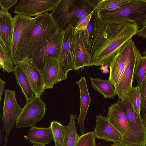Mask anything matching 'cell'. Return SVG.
Wrapping results in <instances>:
<instances>
[{
    "label": "cell",
    "instance_id": "obj_1",
    "mask_svg": "<svg viewBox=\"0 0 146 146\" xmlns=\"http://www.w3.org/2000/svg\"><path fill=\"white\" fill-rule=\"evenodd\" d=\"M93 40L90 52L91 65L110 66L120 48L139 29L131 20L121 17L103 18L95 9L92 16Z\"/></svg>",
    "mask_w": 146,
    "mask_h": 146
},
{
    "label": "cell",
    "instance_id": "obj_2",
    "mask_svg": "<svg viewBox=\"0 0 146 146\" xmlns=\"http://www.w3.org/2000/svg\"><path fill=\"white\" fill-rule=\"evenodd\" d=\"M97 0H60L50 13L58 29L74 27L83 16L95 9Z\"/></svg>",
    "mask_w": 146,
    "mask_h": 146
},
{
    "label": "cell",
    "instance_id": "obj_3",
    "mask_svg": "<svg viewBox=\"0 0 146 146\" xmlns=\"http://www.w3.org/2000/svg\"><path fill=\"white\" fill-rule=\"evenodd\" d=\"M36 16L34 26L23 46L20 61L47 42L58 30L50 13H47Z\"/></svg>",
    "mask_w": 146,
    "mask_h": 146
},
{
    "label": "cell",
    "instance_id": "obj_4",
    "mask_svg": "<svg viewBox=\"0 0 146 146\" xmlns=\"http://www.w3.org/2000/svg\"><path fill=\"white\" fill-rule=\"evenodd\" d=\"M117 102L124 111L128 122L126 133L121 141L137 146H145L146 128L141 116L134 111L126 98L123 101L119 99Z\"/></svg>",
    "mask_w": 146,
    "mask_h": 146
},
{
    "label": "cell",
    "instance_id": "obj_5",
    "mask_svg": "<svg viewBox=\"0 0 146 146\" xmlns=\"http://www.w3.org/2000/svg\"><path fill=\"white\" fill-rule=\"evenodd\" d=\"M37 17L32 18L17 14L14 17V26L11 56L14 65L19 64L22 47L25 39L35 23Z\"/></svg>",
    "mask_w": 146,
    "mask_h": 146
},
{
    "label": "cell",
    "instance_id": "obj_6",
    "mask_svg": "<svg viewBox=\"0 0 146 146\" xmlns=\"http://www.w3.org/2000/svg\"><path fill=\"white\" fill-rule=\"evenodd\" d=\"M103 18L121 17L135 22L139 29L146 24V1L145 0H129L120 8L112 11H99Z\"/></svg>",
    "mask_w": 146,
    "mask_h": 146
},
{
    "label": "cell",
    "instance_id": "obj_7",
    "mask_svg": "<svg viewBox=\"0 0 146 146\" xmlns=\"http://www.w3.org/2000/svg\"><path fill=\"white\" fill-rule=\"evenodd\" d=\"M76 33L74 27L71 25L64 31L61 51L58 60L60 81L66 78L69 71L74 69Z\"/></svg>",
    "mask_w": 146,
    "mask_h": 146
},
{
    "label": "cell",
    "instance_id": "obj_8",
    "mask_svg": "<svg viewBox=\"0 0 146 146\" xmlns=\"http://www.w3.org/2000/svg\"><path fill=\"white\" fill-rule=\"evenodd\" d=\"M63 34L64 32L58 29L47 42L27 56L32 59L39 69L42 71L46 62L50 59H58L61 51Z\"/></svg>",
    "mask_w": 146,
    "mask_h": 146
},
{
    "label": "cell",
    "instance_id": "obj_9",
    "mask_svg": "<svg viewBox=\"0 0 146 146\" xmlns=\"http://www.w3.org/2000/svg\"><path fill=\"white\" fill-rule=\"evenodd\" d=\"M46 104L40 96H35L26 102L16 121L17 128L32 127L40 121L46 113Z\"/></svg>",
    "mask_w": 146,
    "mask_h": 146
},
{
    "label": "cell",
    "instance_id": "obj_10",
    "mask_svg": "<svg viewBox=\"0 0 146 146\" xmlns=\"http://www.w3.org/2000/svg\"><path fill=\"white\" fill-rule=\"evenodd\" d=\"M141 56L139 50L133 41L124 70L118 84L115 87L116 94L121 101L125 100L127 93L132 87L135 66Z\"/></svg>",
    "mask_w": 146,
    "mask_h": 146
},
{
    "label": "cell",
    "instance_id": "obj_11",
    "mask_svg": "<svg viewBox=\"0 0 146 146\" xmlns=\"http://www.w3.org/2000/svg\"><path fill=\"white\" fill-rule=\"evenodd\" d=\"M5 97L3 108L2 122L3 131L5 132L4 146H7L9 133L20 114L22 108L18 103L15 91L7 89L4 90Z\"/></svg>",
    "mask_w": 146,
    "mask_h": 146
},
{
    "label": "cell",
    "instance_id": "obj_12",
    "mask_svg": "<svg viewBox=\"0 0 146 146\" xmlns=\"http://www.w3.org/2000/svg\"><path fill=\"white\" fill-rule=\"evenodd\" d=\"M60 0H21L15 8L13 13L31 17L53 10Z\"/></svg>",
    "mask_w": 146,
    "mask_h": 146
},
{
    "label": "cell",
    "instance_id": "obj_13",
    "mask_svg": "<svg viewBox=\"0 0 146 146\" xmlns=\"http://www.w3.org/2000/svg\"><path fill=\"white\" fill-rule=\"evenodd\" d=\"M133 41L130 39L120 48L110 64L109 80L115 87L118 84L124 70Z\"/></svg>",
    "mask_w": 146,
    "mask_h": 146
},
{
    "label": "cell",
    "instance_id": "obj_14",
    "mask_svg": "<svg viewBox=\"0 0 146 146\" xmlns=\"http://www.w3.org/2000/svg\"><path fill=\"white\" fill-rule=\"evenodd\" d=\"M19 64L27 77L35 96H40L45 90L42 71L37 67L32 59L29 57L22 60Z\"/></svg>",
    "mask_w": 146,
    "mask_h": 146
},
{
    "label": "cell",
    "instance_id": "obj_15",
    "mask_svg": "<svg viewBox=\"0 0 146 146\" xmlns=\"http://www.w3.org/2000/svg\"><path fill=\"white\" fill-rule=\"evenodd\" d=\"M96 118V124L94 129L96 137L111 141L113 143L122 140L123 136L106 117L100 115L97 116Z\"/></svg>",
    "mask_w": 146,
    "mask_h": 146
},
{
    "label": "cell",
    "instance_id": "obj_16",
    "mask_svg": "<svg viewBox=\"0 0 146 146\" xmlns=\"http://www.w3.org/2000/svg\"><path fill=\"white\" fill-rule=\"evenodd\" d=\"M14 19L8 11H0V42L10 52L14 26Z\"/></svg>",
    "mask_w": 146,
    "mask_h": 146
},
{
    "label": "cell",
    "instance_id": "obj_17",
    "mask_svg": "<svg viewBox=\"0 0 146 146\" xmlns=\"http://www.w3.org/2000/svg\"><path fill=\"white\" fill-rule=\"evenodd\" d=\"M106 117L123 136H124L127 127V119L124 111L117 102L109 106Z\"/></svg>",
    "mask_w": 146,
    "mask_h": 146
},
{
    "label": "cell",
    "instance_id": "obj_18",
    "mask_svg": "<svg viewBox=\"0 0 146 146\" xmlns=\"http://www.w3.org/2000/svg\"><path fill=\"white\" fill-rule=\"evenodd\" d=\"M76 83L79 88L80 98V111L77 118V123L80 125V132L83 134L85 130V119L92 100L89 95L85 77H81Z\"/></svg>",
    "mask_w": 146,
    "mask_h": 146
},
{
    "label": "cell",
    "instance_id": "obj_19",
    "mask_svg": "<svg viewBox=\"0 0 146 146\" xmlns=\"http://www.w3.org/2000/svg\"><path fill=\"white\" fill-rule=\"evenodd\" d=\"M42 71L45 89L52 88L60 81L58 60L52 58L47 61Z\"/></svg>",
    "mask_w": 146,
    "mask_h": 146
},
{
    "label": "cell",
    "instance_id": "obj_20",
    "mask_svg": "<svg viewBox=\"0 0 146 146\" xmlns=\"http://www.w3.org/2000/svg\"><path fill=\"white\" fill-rule=\"evenodd\" d=\"M83 31H76V34L74 63V70L76 71L91 65L90 54L86 49L83 41Z\"/></svg>",
    "mask_w": 146,
    "mask_h": 146
},
{
    "label": "cell",
    "instance_id": "obj_21",
    "mask_svg": "<svg viewBox=\"0 0 146 146\" xmlns=\"http://www.w3.org/2000/svg\"><path fill=\"white\" fill-rule=\"evenodd\" d=\"M27 136L29 142L34 144L46 145L53 141L50 127H42L34 125L29 129Z\"/></svg>",
    "mask_w": 146,
    "mask_h": 146
},
{
    "label": "cell",
    "instance_id": "obj_22",
    "mask_svg": "<svg viewBox=\"0 0 146 146\" xmlns=\"http://www.w3.org/2000/svg\"><path fill=\"white\" fill-rule=\"evenodd\" d=\"M13 72L17 80V83L21 87L27 102L33 98L35 94L23 70L19 64L14 66Z\"/></svg>",
    "mask_w": 146,
    "mask_h": 146
},
{
    "label": "cell",
    "instance_id": "obj_23",
    "mask_svg": "<svg viewBox=\"0 0 146 146\" xmlns=\"http://www.w3.org/2000/svg\"><path fill=\"white\" fill-rule=\"evenodd\" d=\"M92 87L95 90L102 94L104 98H113L117 94L115 87L109 79L105 80L100 78L90 77Z\"/></svg>",
    "mask_w": 146,
    "mask_h": 146
},
{
    "label": "cell",
    "instance_id": "obj_24",
    "mask_svg": "<svg viewBox=\"0 0 146 146\" xmlns=\"http://www.w3.org/2000/svg\"><path fill=\"white\" fill-rule=\"evenodd\" d=\"M80 136L77 134L74 115H70L69 123L67 126L66 133L63 146H76Z\"/></svg>",
    "mask_w": 146,
    "mask_h": 146
},
{
    "label": "cell",
    "instance_id": "obj_25",
    "mask_svg": "<svg viewBox=\"0 0 146 146\" xmlns=\"http://www.w3.org/2000/svg\"><path fill=\"white\" fill-rule=\"evenodd\" d=\"M50 127L53 135L54 146H63L67 130V126L63 125L59 122L53 121Z\"/></svg>",
    "mask_w": 146,
    "mask_h": 146
},
{
    "label": "cell",
    "instance_id": "obj_26",
    "mask_svg": "<svg viewBox=\"0 0 146 146\" xmlns=\"http://www.w3.org/2000/svg\"><path fill=\"white\" fill-rule=\"evenodd\" d=\"M10 52L0 42V67L4 72L9 73L13 71L14 66Z\"/></svg>",
    "mask_w": 146,
    "mask_h": 146
},
{
    "label": "cell",
    "instance_id": "obj_27",
    "mask_svg": "<svg viewBox=\"0 0 146 146\" xmlns=\"http://www.w3.org/2000/svg\"><path fill=\"white\" fill-rule=\"evenodd\" d=\"M126 98L129 100L134 111L141 116V98L139 86L132 87L127 93Z\"/></svg>",
    "mask_w": 146,
    "mask_h": 146
},
{
    "label": "cell",
    "instance_id": "obj_28",
    "mask_svg": "<svg viewBox=\"0 0 146 146\" xmlns=\"http://www.w3.org/2000/svg\"><path fill=\"white\" fill-rule=\"evenodd\" d=\"M129 0H99L95 9L99 11H112L123 6Z\"/></svg>",
    "mask_w": 146,
    "mask_h": 146
},
{
    "label": "cell",
    "instance_id": "obj_29",
    "mask_svg": "<svg viewBox=\"0 0 146 146\" xmlns=\"http://www.w3.org/2000/svg\"><path fill=\"white\" fill-rule=\"evenodd\" d=\"M146 74V56H141L136 64L133 81L136 80L138 85L142 82Z\"/></svg>",
    "mask_w": 146,
    "mask_h": 146
},
{
    "label": "cell",
    "instance_id": "obj_30",
    "mask_svg": "<svg viewBox=\"0 0 146 146\" xmlns=\"http://www.w3.org/2000/svg\"><path fill=\"white\" fill-rule=\"evenodd\" d=\"M94 34V25L92 17L86 30L83 34V39L84 45L88 52L90 50L93 40Z\"/></svg>",
    "mask_w": 146,
    "mask_h": 146
},
{
    "label": "cell",
    "instance_id": "obj_31",
    "mask_svg": "<svg viewBox=\"0 0 146 146\" xmlns=\"http://www.w3.org/2000/svg\"><path fill=\"white\" fill-rule=\"evenodd\" d=\"M94 131H90L80 136L76 146H96Z\"/></svg>",
    "mask_w": 146,
    "mask_h": 146
},
{
    "label": "cell",
    "instance_id": "obj_32",
    "mask_svg": "<svg viewBox=\"0 0 146 146\" xmlns=\"http://www.w3.org/2000/svg\"><path fill=\"white\" fill-rule=\"evenodd\" d=\"M138 85L141 96V113L143 116L146 111V74L141 83Z\"/></svg>",
    "mask_w": 146,
    "mask_h": 146
},
{
    "label": "cell",
    "instance_id": "obj_33",
    "mask_svg": "<svg viewBox=\"0 0 146 146\" xmlns=\"http://www.w3.org/2000/svg\"><path fill=\"white\" fill-rule=\"evenodd\" d=\"M94 10L82 17L78 21L74 27L76 31L84 32L93 15Z\"/></svg>",
    "mask_w": 146,
    "mask_h": 146
},
{
    "label": "cell",
    "instance_id": "obj_34",
    "mask_svg": "<svg viewBox=\"0 0 146 146\" xmlns=\"http://www.w3.org/2000/svg\"><path fill=\"white\" fill-rule=\"evenodd\" d=\"M17 0H0L1 10L8 11L9 9L17 3Z\"/></svg>",
    "mask_w": 146,
    "mask_h": 146
},
{
    "label": "cell",
    "instance_id": "obj_35",
    "mask_svg": "<svg viewBox=\"0 0 146 146\" xmlns=\"http://www.w3.org/2000/svg\"><path fill=\"white\" fill-rule=\"evenodd\" d=\"M137 34L139 36L146 39V24L142 28L139 30Z\"/></svg>",
    "mask_w": 146,
    "mask_h": 146
},
{
    "label": "cell",
    "instance_id": "obj_36",
    "mask_svg": "<svg viewBox=\"0 0 146 146\" xmlns=\"http://www.w3.org/2000/svg\"><path fill=\"white\" fill-rule=\"evenodd\" d=\"M5 82L4 81L0 78V101H1V96L4 91Z\"/></svg>",
    "mask_w": 146,
    "mask_h": 146
},
{
    "label": "cell",
    "instance_id": "obj_37",
    "mask_svg": "<svg viewBox=\"0 0 146 146\" xmlns=\"http://www.w3.org/2000/svg\"><path fill=\"white\" fill-rule=\"evenodd\" d=\"M110 146H137L131 144H127L122 142L121 141L113 143V144Z\"/></svg>",
    "mask_w": 146,
    "mask_h": 146
},
{
    "label": "cell",
    "instance_id": "obj_38",
    "mask_svg": "<svg viewBox=\"0 0 146 146\" xmlns=\"http://www.w3.org/2000/svg\"><path fill=\"white\" fill-rule=\"evenodd\" d=\"M142 119L144 125L146 128V111L143 116Z\"/></svg>",
    "mask_w": 146,
    "mask_h": 146
},
{
    "label": "cell",
    "instance_id": "obj_39",
    "mask_svg": "<svg viewBox=\"0 0 146 146\" xmlns=\"http://www.w3.org/2000/svg\"><path fill=\"white\" fill-rule=\"evenodd\" d=\"M32 146H46V145H35L34 144Z\"/></svg>",
    "mask_w": 146,
    "mask_h": 146
},
{
    "label": "cell",
    "instance_id": "obj_40",
    "mask_svg": "<svg viewBox=\"0 0 146 146\" xmlns=\"http://www.w3.org/2000/svg\"><path fill=\"white\" fill-rule=\"evenodd\" d=\"M143 54L145 55V56H146V50H144Z\"/></svg>",
    "mask_w": 146,
    "mask_h": 146
},
{
    "label": "cell",
    "instance_id": "obj_41",
    "mask_svg": "<svg viewBox=\"0 0 146 146\" xmlns=\"http://www.w3.org/2000/svg\"><path fill=\"white\" fill-rule=\"evenodd\" d=\"M145 0V1H146V0Z\"/></svg>",
    "mask_w": 146,
    "mask_h": 146
},
{
    "label": "cell",
    "instance_id": "obj_42",
    "mask_svg": "<svg viewBox=\"0 0 146 146\" xmlns=\"http://www.w3.org/2000/svg\"><path fill=\"white\" fill-rule=\"evenodd\" d=\"M145 146H146V145Z\"/></svg>",
    "mask_w": 146,
    "mask_h": 146
}]
</instances>
